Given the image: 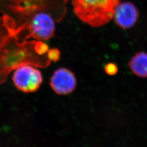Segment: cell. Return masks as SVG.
<instances>
[{"label":"cell","instance_id":"6da1fadb","mask_svg":"<svg viewBox=\"0 0 147 147\" xmlns=\"http://www.w3.org/2000/svg\"><path fill=\"white\" fill-rule=\"evenodd\" d=\"M68 0H0V12L21 40L47 41L63 20Z\"/></svg>","mask_w":147,"mask_h":147},{"label":"cell","instance_id":"7a4b0ae2","mask_svg":"<svg viewBox=\"0 0 147 147\" xmlns=\"http://www.w3.org/2000/svg\"><path fill=\"white\" fill-rule=\"evenodd\" d=\"M49 46L43 41L21 40L15 35L5 18L0 17V85L9 74L25 65L45 68L51 63Z\"/></svg>","mask_w":147,"mask_h":147},{"label":"cell","instance_id":"3957f363","mask_svg":"<svg viewBox=\"0 0 147 147\" xmlns=\"http://www.w3.org/2000/svg\"><path fill=\"white\" fill-rule=\"evenodd\" d=\"M121 0H71L73 11L81 21L94 28L103 26L113 18Z\"/></svg>","mask_w":147,"mask_h":147},{"label":"cell","instance_id":"277c9868","mask_svg":"<svg viewBox=\"0 0 147 147\" xmlns=\"http://www.w3.org/2000/svg\"><path fill=\"white\" fill-rule=\"evenodd\" d=\"M32 65H22L14 71L12 80L18 90L26 93L37 92L43 82L40 70Z\"/></svg>","mask_w":147,"mask_h":147},{"label":"cell","instance_id":"5b68a950","mask_svg":"<svg viewBox=\"0 0 147 147\" xmlns=\"http://www.w3.org/2000/svg\"><path fill=\"white\" fill-rule=\"evenodd\" d=\"M49 84L56 94L65 95L73 93L76 89L77 80L72 71L65 68H60L55 71Z\"/></svg>","mask_w":147,"mask_h":147},{"label":"cell","instance_id":"8992f818","mask_svg":"<svg viewBox=\"0 0 147 147\" xmlns=\"http://www.w3.org/2000/svg\"><path fill=\"white\" fill-rule=\"evenodd\" d=\"M139 16L136 5L130 2H123L117 7L113 19L117 26L128 30L135 25Z\"/></svg>","mask_w":147,"mask_h":147},{"label":"cell","instance_id":"52a82bcc","mask_svg":"<svg viewBox=\"0 0 147 147\" xmlns=\"http://www.w3.org/2000/svg\"><path fill=\"white\" fill-rule=\"evenodd\" d=\"M129 67L137 77L147 78V53L141 51L136 53L130 60Z\"/></svg>","mask_w":147,"mask_h":147},{"label":"cell","instance_id":"ba28073f","mask_svg":"<svg viewBox=\"0 0 147 147\" xmlns=\"http://www.w3.org/2000/svg\"><path fill=\"white\" fill-rule=\"evenodd\" d=\"M47 55L49 58L52 62H56L58 61L60 58L61 52L58 49L53 48L49 50L47 52Z\"/></svg>","mask_w":147,"mask_h":147},{"label":"cell","instance_id":"9c48e42d","mask_svg":"<svg viewBox=\"0 0 147 147\" xmlns=\"http://www.w3.org/2000/svg\"><path fill=\"white\" fill-rule=\"evenodd\" d=\"M105 71L106 73L110 76H113L118 73V68L115 63H107L105 66Z\"/></svg>","mask_w":147,"mask_h":147}]
</instances>
